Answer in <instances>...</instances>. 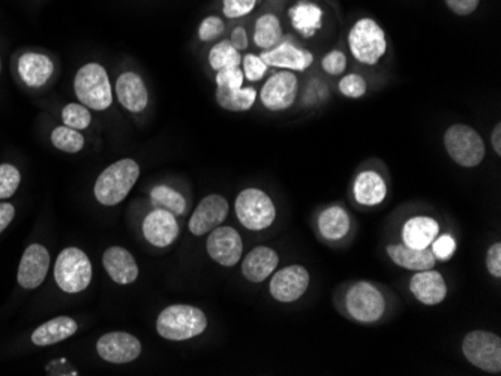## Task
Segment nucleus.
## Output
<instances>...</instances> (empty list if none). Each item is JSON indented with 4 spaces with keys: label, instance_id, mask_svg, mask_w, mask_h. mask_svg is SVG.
Returning a JSON list of instances; mask_svg holds the SVG:
<instances>
[{
    "label": "nucleus",
    "instance_id": "de8ad7c7",
    "mask_svg": "<svg viewBox=\"0 0 501 376\" xmlns=\"http://www.w3.org/2000/svg\"><path fill=\"white\" fill-rule=\"evenodd\" d=\"M491 143H493L494 152L501 156V123H497L491 134Z\"/></svg>",
    "mask_w": 501,
    "mask_h": 376
},
{
    "label": "nucleus",
    "instance_id": "72a5a7b5",
    "mask_svg": "<svg viewBox=\"0 0 501 376\" xmlns=\"http://www.w3.org/2000/svg\"><path fill=\"white\" fill-rule=\"evenodd\" d=\"M62 120L65 123V127L80 131L91 125L92 116L89 109L82 104H68L62 111Z\"/></svg>",
    "mask_w": 501,
    "mask_h": 376
},
{
    "label": "nucleus",
    "instance_id": "c85d7f7f",
    "mask_svg": "<svg viewBox=\"0 0 501 376\" xmlns=\"http://www.w3.org/2000/svg\"><path fill=\"white\" fill-rule=\"evenodd\" d=\"M255 99H257V92L253 88L233 90V89L218 86L217 89V101L228 111H246L255 104Z\"/></svg>",
    "mask_w": 501,
    "mask_h": 376
},
{
    "label": "nucleus",
    "instance_id": "393cba45",
    "mask_svg": "<svg viewBox=\"0 0 501 376\" xmlns=\"http://www.w3.org/2000/svg\"><path fill=\"white\" fill-rule=\"evenodd\" d=\"M54 65L45 54L24 53L18 61V74L29 88H41L52 77Z\"/></svg>",
    "mask_w": 501,
    "mask_h": 376
},
{
    "label": "nucleus",
    "instance_id": "1a4fd4ad",
    "mask_svg": "<svg viewBox=\"0 0 501 376\" xmlns=\"http://www.w3.org/2000/svg\"><path fill=\"white\" fill-rule=\"evenodd\" d=\"M345 307L358 323H377L386 312V298L375 285L361 280L345 294Z\"/></svg>",
    "mask_w": 501,
    "mask_h": 376
},
{
    "label": "nucleus",
    "instance_id": "473e14b6",
    "mask_svg": "<svg viewBox=\"0 0 501 376\" xmlns=\"http://www.w3.org/2000/svg\"><path fill=\"white\" fill-rule=\"evenodd\" d=\"M209 61L215 70H219L223 68H230V66H240L242 59H240L239 52L231 45L230 41H221L215 45L214 49L210 50Z\"/></svg>",
    "mask_w": 501,
    "mask_h": 376
},
{
    "label": "nucleus",
    "instance_id": "ddd939ff",
    "mask_svg": "<svg viewBox=\"0 0 501 376\" xmlns=\"http://www.w3.org/2000/svg\"><path fill=\"white\" fill-rule=\"evenodd\" d=\"M96 351L101 359L109 363H130L141 354L139 339L128 333L114 332L104 334L96 343Z\"/></svg>",
    "mask_w": 501,
    "mask_h": 376
},
{
    "label": "nucleus",
    "instance_id": "79ce46f5",
    "mask_svg": "<svg viewBox=\"0 0 501 376\" xmlns=\"http://www.w3.org/2000/svg\"><path fill=\"white\" fill-rule=\"evenodd\" d=\"M257 0H224V14L228 18L244 17L253 11Z\"/></svg>",
    "mask_w": 501,
    "mask_h": 376
},
{
    "label": "nucleus",
    "instance_id": "6ab92c4d",
    "mask_svg": "<svg viewBox=\"0 0 501 376\" xmlns=\"http://www.w3.org/2000/svg\"><path fill=\"white\" fill-rule=\"evenodd\" d=\"M279 257L272 248L257 246L242 261V273L249 282L260 284L276 270Z\"/></svg>",
    "mask_w": 501,
    "mask_h": 376
},
{
    "label": "nucleus",
    "instance_id": "4468645a",
    "mask_svg": "<svg viewBox=\"0 0 501 376\" xmlns=\"http://www.w3.org/2000/svg\"><path fill=\"white\" fill-rule=\"evenodd\" d=\"M297 77L290 70L272 75L262 89L263 106L271 111L290 108L296 101Z\"/></svg>",
    "mask_w": 501,
    "mask_h": 376
},
{
    "label": "nucleus",
    "instance_id": "09e8293b",
    "mask_svg": "<svg viewBox=\"0 0 501 376\" xmlns=\"http://www.w3.org/2000/svg\"><path fill=\"white\" fill-rule=\"evenodd\" d=\"M0 70H2V61H0Z\"/></svg>",
    "mask_w": 501,
    "mask_h": 376
},
{
    "label": "nucleus",
    "instance_id": "2eb2a0df",
    "mask_svg": "<svg viewBox=\"0 0 501 376\" xmlns=\"http://www.w3.org/2000/svg\"><path fill=\"white\" fill-rule=\"evenodd\" d=\"M48 268H50V255L44 246H29L20 261L18 284L24 289L38 288L44 282Z\"/></svg>",
    "mask_w": 501,
    "mask_h": 376
},
{
    "label": "nucleus",
    "instance_id": "2f4dec72",
    "mask_svg": "<svg viewBox=\"0 0 501 376\" xmlns=\"http://www.w3.org/2000/svg\"><path fill=\"white\" fill-rule=\"evenodd\" d=\"M52 143L56 149L66 154H79L84 147L83 136L70 127H56L52 134Z\"/></svg>",
    "mask_w": 501,
    "mask_h": 376
},
{
    "label": "nucleus",
    "instance_id": "423d86ee",
    "mask_svg": "<svg viewBox=\"0 0 501 376\" xmlns=\"http://www.w3.org/2000/svg\"><path fill=\"white\" fill-rule=\"evenodd\" d=\"M349 45L356 61L371 66L377 65L388 50L383 29L371 18H362L354 24L350 31Z\"/></svg>",
    "mask_w": 501,
    "mask_h": 376
},
{
    "label": "nucleus",
    "instance_id": "c03bdc74",
    "mask_svg": "<svg viewBox=\"0 0 501 376\" xmlns=\"http://www.w3.org/2000/svg\"><path fill=\"white\" fill-rule=\"evenodd\" d=\"M450 11H454L457 15H468L475 13L479 6L480 0H445Z\"/></svg>",
    "mask_w": 501,
    "mask_h": 376
},
{
    "label": "nucleus",
    "instance_id": "c9c22d12",
    "mask_svg": "<svg viewBox=\"0 0 501 376\" xmlns=\"http://www.w3.org/2000/svg\"><path fill=\"white\" fill-rule=\"evenodd\" d=\"M340 92L352 99L362 98L366 93L365 79L359 74L345 75L340 81Z\"/></svg>",
    "mask_w": 501,
    "mask_h": 376
},
{
    "label": "nucleus",
    "instance_id": "49530a36",
    "mask_svg": "<svg viewBox=\"0 0 501 376\" xmlns=\"http://www.w3.org/2000/svg\"><path fill=\"white\" fill-rule=\"evenodd\" d=\"M14 215H15V209H14L13 204L0 202V232L4 231L5 228L13 222Z\"/></svg>",
    "mask_w": 501,
    "mask_h": 376
},
{
    "label": "nucleus",
    "instance_id": "0eeeda50",
    "mask_svg": "<svg viewBox=\"0 0 501 376\" xmlns=\"http://www.w3.org/2000/svg\"><path fill=\"white\" fill-rule=\"evenodd\" d=\"M445 147L452 161L466 168L480 165L487 152L479 132L461 123L446 131Z\"/></svg>",
    "mask_w": 501,
    "mask_h": 376
},
{
    "label": "nucleus",
    "instance_id": "cd10ccee",
    "mask_svg": "<svg viewBox=\"0 0 501 376\" xmlns=\"http://www.w3.org/2000/svg\"><path fill=\"white\" fill-rule=\"evenodd\" d=\"M350 225L349 213L341 206L327 207L319 218V230L326 240H342L349 234Z\"/></svg>",
    "mask_w": 501,
    "mask_h": 376
},
{
    "label": "nucleus",
    "instance_id": "f257e3e1",
    "mask_svg": "<svg viewBox=\"0 0 501 376\" xmlns=\"http://www.w3.org/2000/svg\"><path fill=\"white\" fill-rule=\"evenodd\" d=\"M140 166L132 159H120L101 173L95 183V197L102 206H116L131 193L139 180Z\"/></svg>",
    "mask_w": 501,
    "mask_h": 376
},
{
    "label": "nucleus",
    "instance_id": "39448f33",
    "mask_svg": "<svg viewBox=\"0 0 501 376\" xmlns=\"http://www.w3.org/2000/svg\"><path fill=\"white\" fill-rule=\"evenodd\" d=\"M54 279L65 293H82L92 280V264L88 255L77 248L62 250L54 266Z\"/></svg>",
    "mask_w": 501,
    "mask_h": 376
},
{
    "label": "nucleus",
    "instance_id": "9b49d317",
    "mask_svg": "<svg viewBox=\"0 0 501 376\" xmlns=\"http://www.w3.org/2000/svg\"><path fill=\"white\" fill-rule=\"evenodd\" d=\"M206 248L210 258L224 268H235L244 254V241L239 232L235 228L221 225L210 231Z\"/></svg>",
    "mask_w": 501,
    "mask_h": 376
},
{
    "label": "nucleus",
    "instance_id": "a878e982",
    "mask_svg": "<svg viewBox=\"0 0 501 376\" xmlns=\"http://www.w3.org/2000/svg\"><path fill=\"white\" fill-rule=\"evenodd\" d=\"M77 332V323L70 316H57L36 328L32 342L38 346H48L66 341Z\"/></svg>",
    "mask_w": 501,
    "mask_h": 376
},
{
    "label": "nucleus",
    "instance_id": "c756f323",
    "mask_svg": "<svg viewBox=\"0 0 501 376\" xmlns=\"http://www.w3.org/2000/svg\"><path fill=\"white\" fill-rule=\"evenodd\" d=\"M283 36V27L279 23L278 17L274 14H266L258 18L255 23V32H254V41L255 44L263 50H272L278 44Z\"/></svg>",
    "mask_w": 501,
    "mask_h": 376
},
{
    "label": "nucleus",
    "instance_id": "ea45409f",
    "mask_svg": "<svg viewBox=\"0 0 501 376\" xmlns=\"http://www.w3.org/2000/svg\"><path fill=\"white\" fill-rule=\"evenodd\" d=\"M242 63H244V75L249 81H260L266 74V63L255 54H246Z\"/></svg>",
    "mask_w": 501,
    "mask_h": 376
},
{
    "label": "nucleus",
    "instance_id": "5701e85b",
    "mask_svg": "<svg viewBox=\"0 0 501 376\" xmlns=\"http://www.w3.org/2000/svg\"><path fill=\"white\" fill-rule=\"evenodd\" d=\"M356 202L362 206H379L388 195V184L377 171H362L353 184Z\"/></svg>",
    "mask_w": 501,
    "mask_h": 376
},
{
    "label": "nucleus",
    "instance_id": "a18cd8bd",
    "mask_svg": "<svg viewBox=\"0 0 501 376\" xmlns=\"http://www.w3.org/2000/svg\"><path fill=\"white\" fill-rule=\"evenodd\" d=\"M230 42L237 52L248 49V36H246V31L244 27H236L233 33H231Z\"/></svg>",
    "mask_w": 501,
    "mask_h": 376
},
{
    "label": "nucleus",
    "instance_id": "dca6fc26",
    "mask_svg": "<svg viewBox=\"0 0 501 376\" xmlns=\"http://www.w3.org/2000/svg\"><path fill=\"white\" fill-rule=\"evenodd\" d=\"M179 223L170 212L155 209L143 221L144 239L157 248H167L179 237Z\"/></svg>",
    "mask_w": 501,
    "mask_h": 376
},
{
    "label": "nucleus",
    "instance_id": "58836bf2",
    "mask_svg": "<svg viewBox=\"0 0 501 376\" xmlns=\"http://www.w3.org/2000/svg\"><path fill=\"white\" fill-rule=\"evenodd\" d=\"M224 29H226V24H224L223 20L219 17H215V15H210V17L205 18L201 22L198 36H200V40L203 42H209V41L223 35Z\"/></svg>",
    "mask_w": 501,
    "mask_h": 376
},
{
    "label": "nucleus",
    "instance_id": "b1692460",
    "mask_svg": "<svg viewBox=\"0 0 501 376\" xmlns=\"http://www.w3.org/2000/svg\"><path fill=\"white\" fill-rule=\"evenodd\" d=\"M388 255L398 268H406V270H428V268H434L437 263L431 248L413 249L404 243H395L388 246Z\"/></svg>",
    "mask_w": 501,
    "mask_h": 376
},
{
    "label": "nucleus",
    "instance_id": "4c0bfd02",
    "mask_svg": "<svg viewBox=\"0 0 501 376\" xmlns=\"http://www.w3.org/2000/svg\"><path fill=\"white\" fill-rule=\"evenodd\" d=\"M432 254L436 257V259H441V261H448L452 258L457 250V240L450 234H443V236H437L436 240L432 241Z\"/></svg>",
    "mask_w": 501,
    "mask_h": 376
},
{
    "label": "nucleus",
    "instance_id": "a211bd4d",
    "mask_svg": "<svg viewBox=\"0 0 501 376\" xmlns=\"http://www.w3.org/2000/svg\"><path fill=\"white\" fill-rule=\"evenodd\" d=\"M267 66H276L288 70H305L313 65L314 56L310 50L297 49L293 44H281L274 50L263 52L260 56Z\"/></svg>",
    "mask_w": 501,
    "mask_h": 376
},
{
    "label": "nucleus",
    "instance_id": "f704fd0d",
    "mask_svg": "<svg viewBox=\"0 0 501 376\" xmlns=\"http://www.w3.org/2000/svg\"><path fill=\"white\" fill-rule=\"evenodd\" d=\"M20 171L9 164L0 165V200L13 197L18 186H20Z\"/></svg>",
    "mask_w": 501,
    "mask_h": 376
},
{
    "label": "nucleus",
    "instance_id": "4be33fe9",
    "mask_svg": "<svg viewBox=\"0 0 501 376\" xmlns=\"http://www.w3.org/2000/svg\"><path fill=\"white\" fill-rule=\"evenodd\" d=\"M116 92L120 104L132 113H140L148 107V89L139 74L125 72L120 75L116 83Z\"/></svg>",
    "mask_w": 501,
    "mask_h": 376
},
{
    "label": "nucleus",
    "instance_id": "f03ea898",
    "mask_svg": "<svg viewBox=\"0 0 501 376\" xmlns=\"http://www.w3.org/2000/svg\"><path fill=\"white\" fill-rule=\"evenodd\" d=\"M207 328L205 312L189 305H173L159 314L157 330L167 341L182 342L198 336Z\"/></svg>",
    "mask_w": 501,
    "mask_h": 376
},
{
    "label": "nucleus",
    "instance_id": "aec40b11",
    "mask_svg": "<svg viewBox=\"0 0 501 376\" xmlns=\"http://www.w3.org/2000/svg\"><path fill=\"white\" fill-rule=\"evenodd\" d=\"M102 263H104L105 271L116 284L130 285L136 282L139 277L136 259L123 248L113 246L105 250Z\"/></svg>",
    "mask_w": 501,
    "mask_h": 376
},
{
    "label": "nucleus",
    "instance_id": "e433bc0d",
    "mask_svg": "<svg viewBox=\"0 0 501 376\" xmlns=\"http://www.w3.org/2000/svg\"><path fill=\"white\" fill-rule=\"evenodd\" d=\"M244 79L245 75L240 70V66H230V68H223V70H218L217 84L223 86V88L237 90V89H242V86H244Z\"/></svg>",
    "mask_w": 501,
    "mask_h": 376
},
{
    "label": "nucleus",
    "instance_id": "7c9ffc66",
    "mask_svg": "<svg viewBox=\"0 0 501 376\" xmlns=\"http://www.w3.org/2000/svg\"><path fill=\"white\" fill-rule=\"evenodd\" d=\"M150 202L155 209L170 212L175 216H180L187 211V202L182 193L166 184L155 186L150 193Z\"/></svg>",
    "mask_w": 501,
    "mask_h": 376
},
{
    "label": "nucleus",
    "instance_id": "20e7f679",
    "mask_svg": "<svg viewBox=\"0 0 501 376\" xmlns=\"http://www.w3.org/2000/svg\"><path fill=\"white\" fill-rule=\"evenodd\" d=\"M236 215L239 222L251 231H263L276 219V207L272 198L260 189H245L236 198Z\"/></svg>",
    "mask_w": 501,
    "mask_h": 376
},
{
    "label": "nucleus",
    "instance_id": "9d476101",
    "mask_svg": "<svg viewBox=\"0 0 501 376\" xmlns=\"http://www.w3.org/2000/svg\"><path fill=\"white\" fill-rule=\"evenodd\" d=\"M310 280V271L303 266L293 264L275 273L269 291L276 302L294 303L305 296Z\"/></svg>",
    "mask_w": 501,
    "mask_h": 376
},
{
    "label": "nucleus",
    "instance_id": "f3484780",
    "mask_svg": "<svg viewBox=\"0 0 501 376\" xmlns=\"http://www.w3.org/2000/svg\"><path fill=\"white\" fill-rule=\"evenodd\" d=\"M410 291L425 306H437L448 297V284L440 271L428 268L416 271L410 280Z\"/></svg>",
    "mask_w": 501,
    "mask_h": 376
},
{
    "label": "nucleus",
    "instance_id": "7ed1b4c3",
    "mask_svg": "<svg viewBox=\"0 0 501 376\" xmlns=\"http://www.w3.org/2000/svg\"><path fill=\"white\" fill-rule=\"evenodd\" d=\"M75 95L84 107L104 111L113 102L109 75L98 63H88L75 75Z\"/></svg>",
    "mask_w": 501,
    "mask_h": 376
},
{
    "label": "nucleus",
    "instance_id": "f8f14e48",
    "mask_svg": "<svg viewBox=\"0 0 501 376\" xmlns=\"http://www.w3.org/2000/svg\"><path fill=\"white\" fill-rule=\"evenodd\" d=\"M228 212H230V207H228L227 200L223 195L212 193V195L203 198L200 204L197 206L189 219L188 228L194 236H205L227 219Z\"/></svg>",
    "mask_w": 501,
    "mask_h": 376
},
{
    "label": "nucleus",
    "instance_id": "412c9836",
    "mask_svg": "<svg viewBox=\"0 0 501 376\" xmlns=\"http://www.w3.org/2000/svg\"><path fill=\"white\" fill-rule=\"evenodd\" d=\"M440 232V225L429 216H414L402 227V243L413 249H425L432 245Z\"/></svg>",
    "mask_w": 501,
    "mask_h": 376
},
{
    "label": "nucleus",
    "instance_id": "bb28decb",
    "mask_svg": "<svg viewBox=\"0 0 501 376\" xmlns=\"http://www.w3.org/2000/svg\"><path fill=\"white\" fill-rule=\"evenodd\" d=\"M288 14L292 17L293 27L305 38H313L315 32L322 29L323 11L319 5L301 0Z\"/></svg>",
    "mask_w": 501,
    "mask_h": 376
},
{
    "label": "nucleus",
    "instance_id": "37998d69",
    "mask_svg": "<svg viewBox=\"0 0 501 376\" xmlns=\"http://www.w3.org/2000/svg\"><path fill=\"white\" fill-rule=\"evenodd\" d=\"M487 268L493 277H501V243H494L487 254Z\"/></svg>",
    "mask_w": 501,
    "mask_h": 376
},
{
    "label": "nucleus",
    "instance_id": "6e6552de",
    "mask_svg": "<svg viewBox=\"0 0 501 376\" xmlns=\"http://www.w3.org/2000/svg\"><path fill=\"white\" fill-rule=\"evenodd\" d=\"M462 354L468 363L488 373L501 372V339L485 330L468 333L462 341Z\"/></svg>",
    "mask_w": 501,
    "mask_h": 376
},
{
    "label": "nucleus",
    "instance_id": "a19ab883",
    "mask_svg": "<svg viewBox=\"0 0 501 376\" xmlns=\"http://www.w3.org/2000/svg\"><path fill=\"white\" fill-rule=\"evenodd\" d=\"M322 68L326 70L327 74L340 75L344 72L347 68V57L342 52L333 50L331 53L323 57Z\"/></svg>",
    "mask_w": 501,
    "mask_h": 376
}]
</instances>
